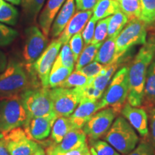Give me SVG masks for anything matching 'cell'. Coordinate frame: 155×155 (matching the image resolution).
Instances as JSON below:
<instances>
[{
	"label": "cell",
	"mask_w": 155,
	"mask_h": 155,
	"mask_svg": "<svg viewBox=\"0 0 155 155\" xmlns=\"http://www.w3.org/2000/svg\"><path fill=\"white\" fill-rule=\"evenodd\" d=\"M155 55V35L151 34L148 40L134 58L129 69V93L127 101L131 106L140 107L147 70Z\"/></svg>",
	"instance_id": "cell-1"
},
{
	"label": "cell",
	"mask_w": 155,
	"mask_h": 155,
	"mask_svg": "<svg viewBox=\"0 0 155 155\" xmlns=\"http://www.w3.org/2000/svg\"><path fill=\"white\" fill-rule=\"evenodd\" d=\"M104 139L123 155L129 154L139 141L134 129L123 116L116 118L104 136Z\"/></svg>",
	"instance_id": "cell-2"
},
{
	"label": "cell",
	"mask_w": 155,
	"mask_h": 155,
	"mask_svg": "<svg viewBox=\"0 0 155 155\" xmlns=\"http://www.w3.org/2000/svg\"><path fill=\"white\" fill-rule=\"evenodd\" d=\"M129 65L124 66L114 75L109 86L99 100L101 109L111 107L121 113L129 93Z\"/></svg>",
	"instance_id": "cell-3"
},
{
	"label": "cell",
	"mask_w": 155,
	"mask_h": 155,
	"mask_svg": "<svg viewBox=\"0 0 155 155\" xmlns=\"http://www.w3.org/2000/svg\"><path fill=\"white\" fill-rule=\"evenodd\" d=\"M19 95L28 119L57 116L50 96V88H28Z\"/></svg>",
	"instance_id": "cell-4"
},
{
	"label": "cell",
	"mask_w": 155,
	"mask_h": 155,
	"mask_svg": "<svg viewBox=\"0 0 155 155\" xmlns=\"http://www.w3.org/2000/svg\"><path fill=\"white\" fill-rule=\"evenodd\" d=\"M28 119L20 95L2 98L0 100V132L3 134L23 127Z\"/></svg>",
	"instance_id": "cell-5"
},
{
	"label": "cell",
	"mask_w": 155,
	"mask_h": 155,
	"mask_svg": "<svg viewBox=\"0 0 155 155\" xmlns=\"http://www.w3.org/2000/svg\"><path fill=\"white\" fill-rule=\"evenodd\" d=\"M28 75L22 65L12 61L0 74V97L19 95L28 88Z\"/></svg>",
	"instance_id": "cell-6"
},
{
	"label": "cell",
	"mask_w": 155,
	"mask_h": 155,
	"mask_svg": "<svg viewBox=\"0 0 155 155\" xmlns=\"http://www.w3.org/2000/svg\"><path fill=\"white\" fill-rule=\"evenodd\" d=\"M147 28L148 25L140 19L129 20L116 38V54L119 58H123L134 46L147 42Z\"/></svg>",
	"instance_id": "cell-7"
},
{
	"label": "cell",
	"mask_w": 155,
	"mask_h": 155,
	"mask_svg": "<svg viewBox=\"0 0 155 155\" xmlns=\"http://www.w3.org/2000/svg\"><path fill=\"white\" fill-rule=\"evenodd\" d=\"M50 96L53 102L54 111L58 117H68L71 116L83 98L81 87L50 88Z\"/></svg>",
	"instance_id": "cell-8"
},
{
	"label": "cell",
	"mask_w": 155,
	"mask_h": 155,
	"mask_svg": "<svg viewBox=\"0 0 155 155\" xmlns=\"http://www.w3.org/2000/svg\"><path fill=\"white\" fill-rule=\"evenodd\" d=\"M61 45L62 43L58 39L53 40L32 66L27 68L32 74L37 75L43 88H49V75Z\"/></svg>",
	"instance_id": "cell-9"
},
{
	"label": "cell",
	"mask_w": 155,
	"mask_h": 155,
	"mask_svg": "<svg viewBox=\"0 0 155 155\" xmlns=\"http://www.w3.org/2000/svg\"><path fill=\"white\" fill-rule=\"evenodd\" d=\"M119 115V114L111 107H106L95 113L83 127L89 141L104 137Z\"/></svg>",
	"instance_id": "cell-10"
},
{
	"label": "cell",
	"mask_w": 155,
	"mask_h": 155,
	"mask_svg": "<svg viewBox=\"0 0 155 155\" xmlns=\"http://www.w3.org/2000/svg\"><path fill=\"white\" fill-rule=\"evenodd\" d=\"M48 37L37 26H31L25 30V42L23 58L26 68H30L48 47Z\"/></svg>",
	"instance_id": "cell-11"
},
{
	"label": "cell",
	"mask_w": 155,
	"mask_h": 155,
	"mask_svg": "<svg viewBox=\"0 0 155 155\" xmlns=\"http://www.w3.org/2000/svg\"><path fill=\"white\" fill-rule=\"evenodd\" d=\"M3 139L10 155H32L40 147L20 127L4 134Z\"/></svg>",
	"instance_id": "cell-12"
},
{
	"label": "cell",
	"mask_w": 155,
	"mask_h": 155,
	"mask_svg": "<svg viewBox=\"0 0 155 155\" xmlns=\"http://www.w3.org/2000/svg\"><path fill=\"white\" fill-rule=\"evenodd\" d=\"M57 116H39L27 119L24 130L30 139L34 141H43L49 137Z\"/></svg>",
	"instance_id": "cell-13"
},
{
	"label": "cell",
	"mask_w": 155,
	"mask_h": 155,
	"mask_svg": "<svg viewBox=\"0 0 155 155\" xmlns=\"http://www.w3.org/2000/svg\"><path fill=\"white\" fill-rule=\"evenodd\" d=\"M121 114L141 137H148V114L144 108L135 107L126 103L121 108Z\"/></svg>",
	"instance_id": "cell-14"
},
{
	"label": "cell",
	"mask_w": 155,
	"mask_h": 155,
	"mask_svg": "<svg viewBox=\"0 0 155 155\" xmlns=\"http://www.w3.org/2000/svg\"><path fill=\"white\" fill-rule=\"evenodd\" d=\"M86 137L83 129H73L65 136L61 143L50 144L45 153L65 152L79 149L87 145Z\"/></svg>",
	"instance_id": "cell-15"
},
{
	"label": "cell",
	"mask_w": 155,
	"mask_h": 155,
	"mask_svg": "<svg viewBox=\"0 0 155 155\" xmlns=\"http://www.w3.org/2000/svg\"><path fill=\"white\" fill-rule=\"evenodd\" d=\"M101 110L100 101L83 98L73 113L69 116L75 129H83L95 113Z\"/></svg>",
	"instance_id": "cell-16"
},
{
	"label": "cell",
	"mask_w": 155,
	"mask_h": 155,
	"mask_svg": "<svg viewBox=\"0 0 155 155\" xmlns=\"http://www.w3.org/2000/svg\"><path fill=\"white\" fill-rule=\"evenodd\" d=\"M92 13L91 10L78 11L73 15L58 38L62 45L68 43L74 35L82 31L91 18Z\"/></svg>",
	"instance_id": "cell-17"
},
{
	"label": "cell",
	"mask_w": 155,
	"mask_h": 155,
	"mask_svg": "<svg viewBox=\"0 0 155 155\" xmlns=\"http://www.w3.org/2000/svg\"><path fill=\"white\" fill-rule=\"evenodd\" d=\"M65 1L66 0H48L40 12L38 23L42 32L46 37L50 35L54 19Z\"/></svg>",
	"instance_id": "cell-18"
},
{
	"label": "cell",
	"mask_w": 155,
	"mask_h": 155,
	"mask_svg": "<svg viewBox=\"0 0 155 155\" xmlns=\"http://www.w3.org/2000/svg\"><path fill=\"white\" fill-rule=\"evenodd\" d=\"M75 5L74 0H66L65 3L58 12V14L54 19L50 30V35L56 38L61 35L70 19L75 14Z\"/></svg>",
	"instance_id": "cell-19"
},
{
	"label": "cell",
	"mask_w": 155,
	"mask_h": 155,
	"mask_svg": "<svg viewBox=\"0 0 155 155\" xmlns=\"http://www.w3.org/2000/svg\"><path fill=\"white\" fill-rule=\"evenodd\" d=\"M155 106V55L147 70L141 106L146 111Z\"/></svg>",
	"instance_id": "cell-20"
},
{
	"label": "cell",
	"mask_w": 155,
	"mask_h": 155,
	"mask_svg": "<svg viewBox=\"0 0 155 155\" xmlns=\"http://www.w3.org/2000/svg\"><path fill=\"white\" fill-rule=\"evenodd\" d=\"M124 57L119 58L116 54V38H108L101 45L94 61L104 65H107L116 63L124 58Z\"/></svg>",
	"instance_id": "cell-21"
},
{
	"label": "cell",
	"mask_w": 155,
	"mask_h": 155,
	"mask_svg": "<svg viewBox=\"0 0 155 155\" xmlns=\"http://www.w3.org/2000/svg\"><path fill=\"white\" fill-rule=\"evenodd\" d=\"M75 129L72 125L69 116H60L54 122L51 130V139L53 144H58L61 143L65 136L70 131Z\"/></svg>",
	"instance_id": "cell-22"
},
{
	"label": "cell",
	"mask_w": 155,
	"mask_h": 155,
	"mask_svg": "<svg viewBox=\"0 0 155 155\" xmlns=\"http://www.w3.org/2000/svg\"><path fill=\"white\" fill-rule=\"evenodd\" d=\"M119 9V4L117 0H98L93 9L92 17L96 21L100 20L110 17Z\"/></svg>",
	"instance_id": "cell-23"
},
{
	"label": "cell",
	"mask_w": 155,
	"mask_h": 155,
	"mask_svg": "<svg viewBox=\"0 0 155 155\" xmlns=\"http://www.w3.org/2000/svg\"><path fill=\"white\" fill-rule=\"evenodd\" d=\"M129 19L121 9L116 11L110 17L108 25V37L110 38H116L121 30L126 26Z\"/></svg>",
	"instance_id": "cell-24"
},
{
	"label": "cell",
	"mask_w": 155,
	"mask_h": 155,
	"mask_svg": "<svg viewBox=\"0 0 155 155\" xmlns=\"http://www.w3.org/2000/svg\"><path fill=\"white\" fill-rule=\"evenodd\" d=\"M94 78H88L86 75L83 74L81 71H75L71 73L66 79L60 85L59 87L62 88H79L87 85L91 84Z\"/></svg>",
	"instance_id": "cell-25"
},
{
	"label": "cell",
	"mask_w": 155,
	"mask_h": 155,
	"mask_svg": "<svg viewBox=\"0 0 155 155\" xmlns=\"http://www.w3.org/2000/svg\"><path fill=\"white\" fill-rule=\"evenodd\" d=\"M101 45L102 43H98L86 45V47L83 48L82 52L81 53L76 62V65L75 67V71H80L82 68L94 61V58Z\"/></svg>",
	"instance_id": "cell-26"
},
{
	"label": "cell",
	"mask_w": 155,
	"mask_h": 155,
	"mask_svg": "<svg viewBox=\"0 0 155 155\" xmlns=\"http://www.w3.org/2000/svg\"><path fill=\"white\" fill-rule=\"evenodd\" d=\"M18 11L5 0H0V22L15 25L18 19Z\"/></svg>",
	"instance_id": "cell-27"
},
{
	"label": "cell",
	"mask_w": 155,
	"mask_h": 155,
	"mask_svg": "<svg viewBox=\"0 0 155 155\" xmlns=\"http://www.w3.org/2000/svg\"><path fill=\"white\" fill-rule=\"evenodd\" d=\"M119 4L120 9L129 19H139L141 12L140 0H117Z\"/></svg>",
	"instance_id": "cell-28"
},
{
	"label": "cell",
	"mask_w": 155,
	"mask_h": 155,
	"mask_svg": "<svg viewBox=\"0 0 155 155\" xmlns=\"http://www.w3.org/2000/svg\"><path fill=\"white\" fill-rule=\"evenodd\" d=\"M73 69L64 66L53 67L50 71L48 81L49 88H53L59 87L68 76L73 72Z\"/></svg>",
	"instance_id": "cell-29"
},
{
	"label": "cell",
	"mask_w": 155,
	"mask_h": 155,
	"mask_svg": "<svg viewBox=\"0 0 155 155\" xmlns=\"http://www.w3.org/2000/svg\"><path fill=\"white\" fill-rule=\"evenodd\" d=\"M88 148L91 155H121L107 141L100 139L89 141Z\"/></svg>",
	"instance_id": "cell-30"
},
{
	"label": "cell",
	"mask_w": 155,
	"mask_h": 155,
	"mask_svg": "<svg viewBox=\"0 0 155 155\" xmlns=\"http://www.w3.org/2000/svg\"><path fill=\"white\" fill-rule=\"evenodd\" d=\"M74 57L70 48L69 42H68L63 45V47L62 48L61 52L58 53L53 67L64 66L74 69Z\"/></svg>",
	"instance_id": "cell-31"
},
{
	"label": "cell",
	"mask_w": 155,
	"mask_h": 155,
	"mask_svg": "<svg viewBox=\"0 0 155 155\" xmlns=\"http://www.w3.org/2000/svg\"><path fill=\"white\" fill-rule=\"evenodd\" d=\"M45 2V0H21L20 3L27 17L35 20Z\"/></svg>",
	"instance_id": "cell-32"
},
{
	"label": "cell",
	"mask_w": 155,
	"mask_h": 155,
	"mask_svg": "<svg viewBox=\"0 0 155 155\" xmlns=\"http://www.w3.org/2000/svg\"><path fill=\"white\" fill-rule=\"evenodd\" d=\"M141 12L140 19L151 25L155 22V0H140Z\"/></svg>",
	"instance_id": "cell-33"
},
{
	"label": "cell",
	"mask_w": 155,
	"mask_h": 155,
	"mask_svg": "<svg viewBox=\"0 0 155 155\" xmlns=\"http://www.w3.org/2000/svg\"><path fill=\"white\" fill-rule=\"evenodd\" d=\"M110 17L100 19L95 28L94 35L91 43L98 44L102 43L108 35V25L109 22Z\"/></svg>",
	"instance_id": "cell-34"
},
{
	"label": "cell",
	"mask_w": 155,
	"mask_h": 155,
	"mask_svg": "<svg viewBox=\"0 0 155 155\" xmlns=\"http://www.w3.org/2000/svg\"><path fill=\"white\" fill-rule=\"evenodd\" d=\"M17 35V31L2 23H0V46H7L11 44Z\"/></svg>",
	"instance_id": "cell-35"
},
{
	"label": "cell",
	"mask_w": 155,
	"mask_h": 155,
	"mask_svg": "<svg viewBox=\"0 0 155 155\" xmlns=\"http://www.w3.org/2000/svg\"><path fill=\"white\" fill-rule=\"evenodd\" d=\"M127 155H155V150L147 137L143 139Z\"/></svg>",
	"instance_id": "cell-36"
},
{
	"label": "cell",
	"mask_w": 155,
	"mask_h": 155,
	"mask_svg": "<svg viewBox=\"0 0 155 155\" xmlns=\"http://www.w3.org/2000/svg\"><path fill=\"white\" fill-rule=\"evenodd\" d=\"M69 45L72 51L75 62H77L79 55L83 50V39L81 32L75 34L69 40Z\"/></svg>",
	"instance_id": "cell-37"
},
{
	"label": "cell",
	"mask_w": 155,
	"mask_h": 155,
	"mask_svg": "<svg viewBox=\"0 0 155 155\" xmlns=\"http://www.w3.org/2000/svg\"><path fill=\"white\" fill-rule=\"evenodd\" d=\"M81 89L83 98H86V99L88 100H100L103 94H104V92L101 91L94 88L91 84L87 85V86H85L83 87H81Z\"/></svg>",
	"instance_id": "cell-38"
},
{
	"label": "cell",
	"mask_w": 155,
	"mask_h": 155,
	"mask_svg": "<svg viewBox=\"0 0 155 155\" xmlns=\"http://www.w3.org/2000/svg\"><path fill=\"white\" fill-rule=\"evenodd\" d=\"M103 67L104 65L94 61L82 68L79 71H81L83 74L86 75L88 78H96L100 74Z\"/></svg>",
	"instance_id": "cell-39"
},
{
	"label": "cell",
	"mask_w": 155,
	"mask_h": 155,
	"mask_svg": "<svg viewBox=\"0 0 155 155\" xmlns=\"http://www.w3.org/2000/svg\"><path fill=\"white\" fill-rule=\"evenodd\" d=\"M96 21L93 17H91L88 22H87L86 28H84L83 32L81 33L82 34L83 42H84L86 45H88L92 41L94 35L95 28H96Z\"/></svg>",
	"instance_id": "cell-40"
},
{
	"label": "cell",
	"mask_w": 155,
	"mask_h": 155,
	"mask_svg": "<svg viewBox=\"0 0 155 155\" xmlns=\"http://www.w3.org/2000/svg\"><path fill=\"white\" fill-rule=\"evenodd\" d=\"M111 78H112L108 76L107 75H98V76L94 78L91 85L98 90L104 92Z\"/></svg>",
	"instance_id": "cell-41"
},
{
	"label": "cell",
	"mask_w": 155,
	"mask_h": 155,
	"mask_svg": "<svg viewBox=\"0 0 155 155\" xmlns=\"http://www.w3.org/2000/svg\"><path fill=\"white\" fill-rule=\"evenodd\" d=\"M149 123H150V136L148 138L155 150V106L148 110Z\"/></svg>",
	"instance_id": "cell-42"
},
{
	"label": "cell",
	"mask_w": 155,
	"mask_h": 155,
	"mask_svg": "<svg viewBox=\"0 0 155 155\" xmlns=\"http://www.w3.org/2000/svg\"><path fill=\"white\" fill-rule=\"evenodd\" d=\"M98 0H75V5L78 11L91 10Z\"/></svg>",
	"instance_id": "cell-43"
},
{
	"label": "cell",
	"mask_w": 155,
	"mask_h": 155,
	"mask_svg": "<svg viewBox=\"0 0 155 155\" xmlns=\"http://www.w3.org/2000/svg\"><path fill=\"white\" fill-rule=\"evenodd\" d=\"M89 150L88 144L86 146L81 147L79 149H76V150H73L71 151H68V152H51L49 154H47L48 155H83L84 153L88 152Z\"/></svg>",
	"instance_id": "cell-44"
},
{
	"label": "cell",
	"mask_w": 155,
	"mask_h": 155,
	"mask_svg": "<svg viewBox=\"0 0 155 155\" xmlns=\"http://www.w3.org/2000/svg\"><path fill=\"white\" fill-rule=\"evenodd\" d=\"M7 65H8V63H7V56L4 53L3 51L0 50V74L6 69Z\"/></svg>",
	"instance_id": "cell-45"
},
{
	"label": "cell",
	"mask_w": 155,
	"mask_h": 155,
	"mask_svg": "<svg viewBox=\"0 0 155 155\" xmlns=\"http://www.w3.org/2000/svg\"><path fill=\"white\" fill-rule=\"evenodd\" d=\"M0 155H10L6 147L5 141L2 138L0 139Z\"/></svg>",
	"instance_id": "cell-46"
},
{
	"label": "cell",
	"mask_w": 155,
	"mask_h": 155,
	"mask_svg": "<svg viewBox=\"0 0 155 155\" xmlns=\"http://www.w3.org/2000/svg\"><path fill=\"white\" fill-rule=\"evenodd\" d=\"M45 152V150L42 148L40 146L38 147V150H37L32 155H43Z\"/></svg>",
	"instance_id": "cell-47"
},
{
	"label": "cell",
	"mask_w": 155,
	"mask_h": 155,
	"mask_svg": "<svg viewBox=\"0 0 155 155\" xmlns=\"http://www.w3.org/2000/svg\"><path fill=\"white\" fill-rule=\"evenodd\" d=\"M5 1L8 2H10L12 4H13V5H18L20 4V2L21 0H5Z\"/></svg>",
	"instance_id": "cell-48"
},
{
	"label": "cell",
	"mask_w": 155,
	"mask_h": 155,
	"mask_svg": "<svg viewBox=\"0 0 155 155\" xmlns=\"http://www.w3.org/2000/svg\"><path fill=\"white\" fill-rule=\"evenodd\" d=\"M152 25V27H151V30L153 31V32H152V34H154L155 35V22L153 23L152 25Z\"/></svg>",
	"instance_id": "cell-49"
},
{
	"label": "cell",
	"mask_w": 155,
	"mask_h": 155,
	"mask_svg": "<svg viewBox=\"0 0 155 155\" xmlns=\"http://www.w3.org/2000/svg\"><path fill=\"white\" fill-rule=\"evenodd\" d=\"M83 155H91V153H90V151H88V152H86V153H84V154H83Z\"/></svg>",
	"instance_id": "cell-50"
},
{
	"label": "cell",
	"mask_w": 155,
	"mask_h": 155,
	"mask_svg": "<svg viewBox=\"0 0 155 155\" xmlns=\"http://www.w3.org/2000/svg\"><path fill=\"white\" fill-rule=\"evenodd\" d=\"M4 137V134L2 133H1L0 132V139H2Z\"/></svg>",
	"instance_id": "cell-51"
},
{
	"label": "cell",
	"mask_w": 155,
	"mask_h": 155,
	"mask_svg": "<svg viewBox=\"0 0 155 155\" xmlns=\"http://www.w3.org/2000/svg\"><path fill=\"white\" fill-rule=\"evenodd\" d=\"M43 155H48V154H46V153H45H45H44V154H43Z\"/></svg>",
	"instance_id": "cell-52"
}]
</instances>
